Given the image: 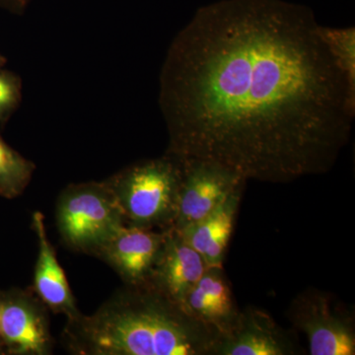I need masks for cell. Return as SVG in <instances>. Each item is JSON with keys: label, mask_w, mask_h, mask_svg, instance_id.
I'll list each match as a JSON object with an SVG mask.
<instances>
[{"label": "cell", "mask_w": 355, "mask_h": 355, "mask_svg": "<svg viewBox=\"0 0 355 355\" xmlns=\"http://www.w3.org/2000/svg\"><path fill=\"white\" fill-rule=\"evenodd\" d=\"M6 64V58L3 57V55H0V69L4 67Z\"/></svg>", "instance_id": "ac0fdd59"}, {"label": "cell", "mask_w": 355, "mask_h": 355, "mask_svg": "<svg viewBox=\"0 0 355 355\" xmlns=\"http://www.w3.org/2000/svg\"><path fill=\"white\" fill-rule=\"evenodd\" d=\"M246 184L237 189L209 216L197 223L177 231L207 263L222 266L239 212ZM175 230V229H174Z\"/></svg>", "instance_id": "4fadbf2b"}, {"label": "cell", "mask_w": 355, "mask_h": 355, "mask_svg": "<svg viewBox=\"0 0 355 355\" xmlns=\"http://www.w3.org/2000/svg\"><path fill=\"white\" fill-rule=\"evenodd\" d=\"M0 343L6 354H51L46 307L36 294L19 288L0 292Z\"/></svg>", "instance_id": "52a82bcc"}, {"label": "cell", "mask_w": 355, "mask_h": 355, "mask_svg": "<svg viewBox=\"0 0 355 355\" xmlns=\"http://www.w3.org/2000/svg\"><path fill=\"white\" fill-rule=\"evenodd\" d=\"M319 34L331 58L355 92V28L319 26Z\"/></svg>", "instance_id": "9a60e30c"}, {"label": "cell", "mask_w": 355, "mask_h": 355, "mask_svg": "<svg viewBox=\"0 0 355 355\" xmlns=\"http://www.w3.org/2000/svg\"><path fill=\"white\" fill-rule=\"evenodd\" d=\"M35 165L0 137V196L13 200L22 195L31 182Z\"/></svg>", "instance_id": "5bb4252c"}, {"label": "cell", "mask_w": 355, "mask_h": 355, "mask_svg": "<svg viewBox=\"0 0 355 355\" xmlns=\"http://www.w3.org/2000/svg\"><path fill=\"white\" fill-rule=\"evenodd\" d=\"M32 225L38 239V258L34 273V292L46 307L67 320L81 314L67 282L64 268L58 263L55 248L49 240L41 212L33 214Z\"/></svg>", "instance_id": "7c38bea8"}, {"label": "cell", "mask_w": 355, "mask_h": 355, "mask_svg": "<svg viewBox=\"0 0 355 355\" xmlns=\"http://www.w3.org/2000/svg\"><path fill=\"white\" fill-rule=\"evenodd\" d=\"M64 338L80 355H214L220 336L144 282L125 286L90 316L67 320Z\"/></svg>", "instance_id": "7a4b0ae2"}, {"label": "cell", "mask_w": 355, "mask_h": 355, "mask_svg": "<svg viewBox=\"0 0 355 355\" xmlns=\"http://www.w3.org/2000/svg\"><path fill=\"white\" fill-rule=\"evenodd\" d=\"M182 172L181 159L166 153L128 166L105 182L127 225L166 230L176 218Z\"/></svg>", "instance_id": "3957f363"}, {"label": "cell", "mask_w": 355, "mask_h": 355, "mask_svg": "<svg viewBox=\"0 0 355 355\" xmlns=\"http://www.w3.org/2000/svg\"><path fill=\"white\" fill-rule=\"evenodd\" d=\"M1 354H4V350L2 349L1 345H0V355Z\"/></svg>", "instance_id": "d6986e66"}, {"label": "cell", "mask_w": 355, "mask_h": 355, "mask_svg": "<svg viewBox=\"0 0 355 355\" xmlns=\"http://www.w3.org/2000/svg\"><path fill=\"white\" fill-rule=\"evenodd\" d=\"M22 100V80L9 70L0 69V125L10 119Z\"/></svg>", "instance_id": "2e32d148"}, {"label": "cell", "mask_w": 355, "mask_h": 355, "mask_svg": "<svg viewBox=\"0 0 355 355\" xmlns=\"http://www.w3.org/2000/svg\"><path fill=\"white\" fill-rule=\"evenodd\" d=\"M0 345H1V343H0ZM1 347H2V345H1ZM2 349H3V347H2ZM4 354H6V352H4Z\"/></svg>", "instance_id": "ffe728a7"}, {"label": "cell", "mask_w": 355, "mask_h": 355, "mask_svg": "<svg viewBox=\"0 0 355 355\" xmlns=\"http://www.w3.org/2000/svg\"><path fill=\"white\" fill-rule=\"evenodd\" d=\"M295 336L280 327L266 311L241 310L233 330L222 336L214 355H297Z\"/></svg>", "instance_id": "ba28073f"}, {"label": "cell", "mask_w": 355, "mask_h": 355, "mask_svg": "<svg viewBox=\"0 0 355 355\" xmlns=\"http://www.w3.org/2000/svg\"><path fill=\"white\" fill-rule=\"evenodd\" d=\"M287 317L304 334L311 355H354V313L328 292L308 288L291 301Z\"/></svg>", "instance_id": "5b68a950"}, {"label": "cell", "mask_w": 355, "mask_h": 355, "mask_svg": "<svg viewBox=\"0 0 355 355\" xmlns=\"http://www.w3.org/2000/svg\"><path fill=\"white\" fill-rule=\"evenodd\" d=\"M307 7L222 0L173 40L159 80L166 153L219 163L249 181L287 184L336 164L355 92Z\"/></svg>", "instance_id": "6da1fadb"}, {"label": "cell", "mask_w": 355, "mask_h": 355, "mask_svg": "<svg viewBox=\"0 0 355 355\" xmlns=\"http://www.w3.org/2000/svg\"><path fill=\"white\" fill-rule=\"evenodd\" d=\"M181 161V188L176 218L172 226L176 231L202 220L238 187L247 183L241 175L219 163L196 158Z\"/></svg>", "instance_id": "8992f818"}, {"label": "cell", "mask_w": 355, "mask_h": 355, "mask_svg": "<svg viewBox=\"0 0 355 355\" xmlns=\"http://www.w3.org/2000/svg\"><path fill=\"white\" fill-rule=\"evenodd\" d=\"M207 268L202 257L183 236L173 228L166 229L164 243L146 282L182 305Z\"/></svg>", "instance_id": "30bf717a"}, {"label": "cell", "mask_w": 355, "mask_h": 355, "mask_svg": "<svg viewBox=\"0 0 355 355\" xmlns=\"http://www.w3.org/2000/svg\"><path fill=\"white\" fill-rule=\"evenodd\" d=\"M182 306L220 338L233 330L241 313L223 266H209L187 294Z\"/></svg>", "instance_id": "8fae6325"}, {"label": "cell", "mask_w": 355, "mask_h": 355, "mask_svg": "<svg viewBox=\"0 0 355 355\" xmlns=\"http://www.w3.org/2000/svg\"><path fill=\"white\" fill-rule=\"evenodd\" d=\"M57 227L76 251L96 254L127 225L106 182L69 184L58 198Z\"/></svg>", "instance_id": "277c9868"}, {"label": "cell", "mask_w": 355, "mask_h": 355, "mask_svg": "<svg viewBox=\"0 0 355 355\" xmlns=\"http://www.w3.org/2000/svg\"><path fill=\"white\" fill-rule=\"evenodd\" d=\"M165 235L166 230L125 225L96 256L109 263L125 286H137L148 279Z\"/></svg>", "instance_id": "9c48e42d"}, {"label": "cell", "mask_w": 355, "mask_h": 355, "mask_svg": "<svg viewBox=\"0 0 355 355\" xmlns=\"http://www.w3.org/2000/svg\"><path fill=\"white\" fill-rule=\"evenodd\" d=\"M32 0H0V7L6 9L13 14H22L24 12Z\"/></svg>", "instance_id": "e0dca14e"}]
</instances>
